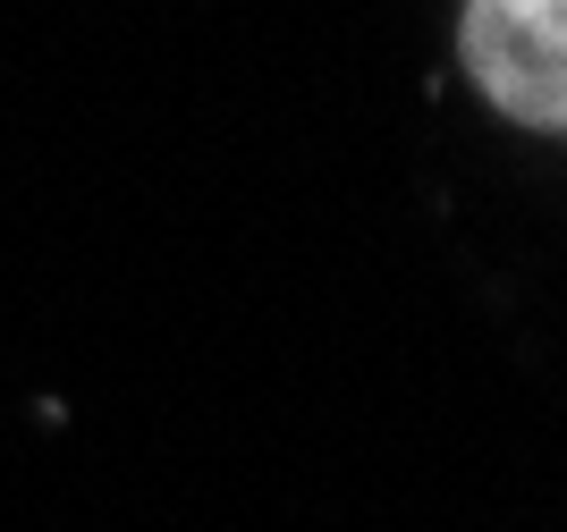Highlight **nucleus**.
Instances as JSON below:
<instances>
[{
	"instance_id": "obj_1",
	"label": "nucleus",
	"mask_w": 567,
	"mask_h": 532,
	"mask_svg": "<svg viewBox=\"0 0 567 532\" xmlns=\"http://www.w3.org/2000/svg\"><path fill=\"white\" fill-rule=\"evenodd\" d=\"M457 69L499 118L567 144V0H466Z\"/></svg>"
}]
</instances>
